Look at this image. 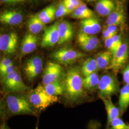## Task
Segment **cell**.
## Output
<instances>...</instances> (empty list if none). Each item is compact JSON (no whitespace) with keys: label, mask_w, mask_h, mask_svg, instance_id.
I'll list each match as a JSON object with an SVG mask.
<instances>
[{"label":"cell","mask_w":129,"mask_h":129,"mask_svg":"<svg viewBox=\"0 0 129 129\" xmlns=\"http://www.w3.org/2000/svg\"><path fill=\"white\" fill-rule=\"evenodd\" d=\"M81 71L77 67L70 68L64 76L63 95L68 102L78 104L87 100L85 91Z\"/></svg>","instance_id":"1"},{"label":"cell","mask_w":129,"mask_h":129,"mask_svg":"<svg viewBox=\"0 0 129 129\" xmlns=\"http://www.w3.org/2000/svg\"><path fill=\"white\" fill-rule=\"evenodd\" d=\"M1 114L6 118L19 115L37 116V113L27 96L20 93L12 92L8 93L2 99Z\"/></svg>","instance_id":"2"},{"label":"cell","mask_w":129,"mask_h":129,"mask_svg":"<svg viewBox=\"0 0 129 129\" xmlns=\"http://www.w3.org/2000/svg\"><path fill=\"white\" fill-rule=\"evenodd\" d=\"M27 97L34 109L38 111L46 109L58 100L57 96L49 95L41 84H39L37 88L29 92Z\"/></svg>","instance_id":"3"},{"label":"cell","mask_w":129,"mask_h":129,"mask_svg":"<svg viewBox=\"0 0 129 129\" xmlns=\"http://www.w3.org/2000/svg\"><path fill=\"white\" fill-rule=\"evenodd\" d=\"M98 95L100 99L111 98L120 92L119 83L115 75L107 73L100 78L98 85Z\"/></svg>","instance_id":"4"},{"label":"cell","mask_w":129,"mask_h":129,"mask_svg":"<svg viewBox=\"0 0 129 129\" xmlns=\"http://www.w3.org/2000/svg\"><path fill=\"white\" fill-rule=\"evenodd\" d=\"M85 55V54L73 48L63 47L54 51L51 54L50 57L58 63L68 66L72 64Z\"/></svg>","instance_id":"5"},{"label":"cell","mask_w":129,"mask_h":129,"mask_svg":"<svg viewBox=\"0 0 129 129\" xmlns=\"http://www.w3.org/2000/svg\"><path fill=\"white\" fill-rule=\"evenodd\" d=\"M2 83L5 91L8 93H21L29 89L23 82L19 72L16 69L2 78Z\"/></svg>","instance_id":"6"},{"label":"cell","mask_w":129,"mask_h":129,"mask_svg":"<svg viewBox=\"0 0 129 129\" xmlns=\"http://www.w3.org/2000/svg\"><path fill=\"white\" fill-rule=\"evenodd\" d=\"M129 58V43L128 40L123 42L115 53L112 56L111 64L108 69H111L117 74L126 64Z\"/></svg>","instance_id":"7"},{"label":"cell","mask_w":129,"mask_h":129,"mask_svg":"<svg viewBox=\"0 0 129 129\" xmlns=\"http://www.w3.org/2000/svg\"><path fill=\"white\" fill-rule=\"evenodd\" d=\"M64 75V70L62 66L57 63L48 62L44 70L42 83L43 85L61 80Z\"/></svg>","instance_id":"8"},{"label":"cell","mask_w":129,"mask_h":129,"mask_svg":"<svg viewBox=\"0 0 129 129\" xmlns=\"http://www.w3.org/2000/svg\"><path fill=\"white\" fill-rule=\"evenodd\" d=\"M43 67L41 58L34 56L27 60L23 66V72L25 78L29 81H32L41 73Z\"/></svg>","instance_id":"9"},{"label":"cell","mask_w":129,"mask_h":129,"mask_svg":"<svg viewBox=\"0 0 129 129\" xmlns=\"http://www.w3.org/2000/svg\"><path fill=\"white\" fill-rule=\"evenodd\" d=\"M59 21L45 28L41 45L43 48L48 47L58 44L59 40L58 32Z\"/></svg>","instance_id":"10"},{"label":"cell","mask_w":129,"mask_h":129,"mask_svg":"<svg viewBox=\"0 0 129 129\" xmlns=\"http://www.w3.org/2000/svg\"><path fill=\"white\" fill-rule=\"evenodd\" d=\"M18 37L15 33L10 32L0 36V50L5 54L14 53L16 49Z\"/></svg>","instance_id":"11"},{"label":"cell","mask_w":129,"mask_h":129,"mask_svg":"<svg viewBox=\"0 0 129 129\" xmlns=\"http://www.w3.org/2000/svg\"><path fill=\"white\" fill-rule=\"evenodd\" d=\"M78 45L85 52H91L96 50L100 46V40L94 35L79 33L77 37Z\"/></svg>","instance_id":"12"},{"label":"cell","mask_w":129,"mask_h":129,"mask_svg":"<svg viewBox=\"0 0 129 129\" xmlns=\"http://www.w3.org/2000/svg\"><path fill=\"white\" fill-rule=\"evenodd\" d=\"M80 32L90 35H95L101 30V25L98 19L94 16L81 20L80 22Z\"/></svg>","instance_id":"13"},{"label":"cell","mask_w":129,"mask_h":129,"mask_svg":"<svg viewBox=\"0 0 129 129\" xmlns=\"http://www.w3.org/2000/svg\"><path fill=\"white\" fill-rule=\"evenodd\" d=\"M23 16L21 12L15 10H5L0 14V21L2 23L10 25H16L22 23Z\"/></svg>","instance_id":"14"},{"label":"cell","mask_w":129,"mask_h":129,"mask_svg":"<svg viewBox=\"0 0 129 129\" xmlns=\"http://www.w3.org/2000/svg\"><path fill=\"white\" fill-rule=\"evenodd\" d=\"M58 32L59 40L58 44L59 45L70 41L73 37V28L71 23L67 21L63 20L59 22Z\"/></svg>","instance_id":"15"},{"label":"cell","mask_w":129,"mask_h":129,"mask_svg":"<svg viewBox=\"0 0 129 129\" xmlns=\"http://www.w3.org/2000/svg\"><path fill=\"white\" fill-rule=\"evenodd\" d=\"M38 39L37 36L32 33H28L24 36L21 46V53L25 55L34 51L37 46Z\"/></svg>","instance_id":"16"},{"label":"cell","mask_w":129,"mask_h":129,"mask_svg":"<svg viewBox=\"0 0 129 129\" xmlns=\"http://www.w3.org/2000/svg\"><path fill=\"white\" fill-rule=\"evenodd\" d=\"M125 19V11L123 5L121 4L117 5L114 10L106 20L107 25L118 26L124 23Z\"/></svg>","instance_id":"17"},{"label":"cell","mask_w":129,"mask_h":129,"mask_svg":"<svg viewBox=\"0 0 129 129\" xmlns=\"http://www.w3.org/2000/svg\"><path fill=\"white\" fill-rule=\"evenodd\" d=\"M101 99L104 104L107 113V127L110 124L112 120L119 117L121 115L119 108L116 106L111 101V98H103Z\"/></svg>","instance_id":"18"},{"label":"cell","mask_w":129,"mask_h":129,"mask_svg":"<svg viewBox=\"0 0 129 129\" xmlns=\"http://www.w3.org/2000/svg\"><path fill=\"white\" fill-rule=\"evenodd\" d=\"M116 5L112 0H98L95 10L100 15L106 16L109 15L115 9Z\"/></svg>","instance_id":"19"},{"label":"cell","mask_w":129,"mask_h":129,"mask_svg":"<svg viewBox=\"0 0 129 129\" xmlns=\"http://www.w3.org/2000/svg\"><path fill=\"white\" fill-rule=\"evenodd\" d=\"M118 104L122 115L129 106V84H126L120 89Z\"/></svg>","instance_id":"20"},{"label":"cell","mask_w":129,"mask_h":129,"mask_svg":"<svg viewBox=\"0 0 129 129\" xmlns=\"http://www.w3.org/2000/svg\"><path fill=\"white\" fill-rule=\"evenodd\" d=\"M113 55L110 51L98 54L95 58L99 69H108L111 64Z\"/></svg>","instance_id":"21"},{"label":"cell","mask_w":129,"mask_h":129,"mask_svg":"<svg viewBox=\"0 0 129 129\" xmlns=\"http://www.w3.org/2000/svg\"><path fill=\"white\" fill-rule=\"evenodd\" d=\"M93 15V12L83 3L72 13V18L81 20L90 18Z\"/></svg>","instance_id":"22"},{"label":"cell","mask_w":129,"mask_h":129,"mask_svg":"<svg viewBox=\"0 0 129 129\" xmlns=\"http://www.w3.org/2000/svg\"><path fill=\"white\" fill-rule=\"evenodd\" d=\"M44 24L39 18L38 14L32 15L28 21L27 26L31 33L37 35L40 32L44 26Z\"/></svg>","instance_id":"23"},{"label":"cell","mask_w":129,"mask_h":129,"mask_svg":"<svg viewBox=\"0 0 129 129\" xmlns=\"http://www.w3.org/2000/svg\"><path fill=\"white\" fill-rule=\"evenodd\" d=\"M56 9L55 7L51 5L42 10L38 14L39 18L44 24L49 23L53 21L55 17Z\"/></svg>","instance_id":"24"},{"label":"cell","mask_w":129,"mask_h":129,"mask_svg":"<svg viewBox=\"0 0 129 129\" xmlns=\"http://www.w3.org/2000/svg\"><path fill=\"white\" fill-rule=\"evenodd\" d=\"M43 86L46 92L52 96L57 97V96L64 94V86L61 80H58Z\"/></svg>","instance_id":"25"},{"label":"cell","mask_w":129,"mask_h":129,"mask_svg":"<svg viewBox=\"0 0 129 129\" xmlns=\"http://www.w3.org/2000/svg\"><path fill=\"white\" fill-rule=\"evenodd\" d=\"M100 76L96 72L84 77L83 79L84 87L88 91H92L98 87L100 81Z\"/></svg>","instance_id":"26"},{"label":"cell","mask_w":129,"mask_h":129,"mask_svg":"<svg viewBox=\"0 0 129 129\" xmlns=\"http://www.w3.org/2000/svg\"><path fill=\"white\" fill-rule=\"evenodd\" d=\"M99 69L97 61L94 58H88L84 62L81 67V73L84 77L96 72Z\"/></svg>","instance_id":"27"},{"label":"cell","mask_w":129,"mask_h":129,"mask_svg":"<svg viewBox=\"0 0 129 129\" xmlns=\"http://www.w3.org/2000/svg\"><path fill=\"white\" fill-rule=\"evenodd\" d=\"M106 129H129V124L125 122L119 117L112 120Z\"/></svg>","instance_id":"28"},{"label":"cell","mask_w":129,"mask_h":129,"mask_svg":"<svg viewBox=\"0 0 129 129\" xmlns=\"http://www.w3.org/2000/svg\"><path fill=\"white\" fill-rule=\"evenodd\" d=\"M71 13V12L69 11V10L66 8L64 4L63 3H62L59 5L57 9H56L55 17L59 18Z\"/></svg>","instance_id":"29"},{"label":"cell","mask_w":129,"mask_h":129,"mask_svg":"<svg viewBox=\"0 0 129 129\" xmlns=\"http://www.w3.org/2000/svg\"><path fill=\"white\" fill-rule=\"evenodd\" d=\"M104 44L106 48L110 51L113 55L117 51V49L112 39V38L111 37L110 38L104 40Z\"/></svg>","instance_id":"30"},{"label":"cell","mask_w":129,"mask_h":129,"mask_svg":"<svg viewBox=\"0 0 129 129\" xmlns=\"http://www.w3.org/2000/svg\"><path fill=\"white\" fill-rule=\"evenodd\" d=\"M15 70V67L14 66L13 63L8 66V67H6L5 69L0 70V73H1V77L2 79L4 78L5 76L8 75V74H10L11 73L13 72Z\"/></svg>","instance_id":"31"},{"label":"cell","mask_w":129,"mask_h":129,"mask_svg":"<svg viewBox=\"0 0 129 129\" xmlns=\"http://www.w3.org/2000/svg\"><path fill=\"white\" fill-rule=\"evenodd\" d=\"M122 35L121 34H116L114 36H113L112 38L114 43V44L115 45L116 47L117 50L119 49L121 44L123 43V38Z\"/></svg>","instance_id":"32"},{"label":"cell","mask_w":129,"mask_h":129,"mask_svg":"<svg viewBox=\"0 0 129 129\" xmlns=\"http://www.w3.org/2000/svg\"><path fill=\"white\" fill-rule=\"evenodd\" d=\"M122 74L123 81L126 84H129V64L122 70Z\"/></svg>","instance_id":"33"},{"label":"cell","mask_w":129,"mask_h":129,"mask_svg":"<svg viewBox=\"0 0 129 129\" xmlns=\"http://www.w3.org/2000/svg\"><path fill=\"white\" fill-rule=\"evenodd\" d=\"M12 64H13L12 61L10 58L6 57L4 58L0 62V70L5 69Z\"/></svg>","instance_id":"34"},{"label":"cell","mask_w":129,"mask_h":129,"mask_svg":"<svg viewBox=\"0 0 129 129\" xmlns=\"http://www.w3.org/2000/svg\"><path fill=\"white\" fill-rule=\"evenodd\" d=\"M106 29L111 33L112 36H114L117 34L118 28L116 25H107L106 28Z\"/></svg>","instance_id":"35"},{"label":"cell","mask_w":129,"mask_h":129,"mask_svg":"<svg viewBox=\"0 0 129 129\" xmlns=\"http://www.w3.org/2000/svg\"><path fill=\"white\" fill-rule=\"evenodd\" d=\"M65 1L69 2L70 4L73 5L76 9L77 8L83 3L82 0H65Z\"/></svg>","instance_id":"36"},{"label":"cell","mask_w":129,"mask_h":129,"mask_svg":"<svg viewBox=\"0 0 129 129\" xmlns=\"http://www.w3.org/2000/svg\"><path fill=\"white\" fill-rule=\"evenodd\" d=\"M26 0H1V2L5 4H17L25 2Z\"/></svg>","instance_id":"37"},{"label":"cell","mask_w":129,"mask_h":129,"mask_svg":"<svg viewBox=\"0 0 129 129\" xmlns=\"http://www.w3.org/2000/svg\"><path fill=\"white\" fill-rule=\"evenodd\" d=\"M102 36L104 40H106L107 39L113 37L112 35L106 29V28L104 29L102 31Z\"/></svg>","instance_id":"38"},{"label":"cell","mask_w":129,"mask_h":129,"mask_svg":"<svg viewBox=\"0 0 129 129\" xmlns=\"http://www.w3.org/2000/svg\"><path fill=\"white\" fill-rule=\"evenodd\" d=\"M0 129H10L5 124H3L1 125Z\"/></svg>","instance_id":"39"},{"label":"cell","mask_w":129,"mask_h":129,"mask_svg":"<svg viewBox=\"0 0 129 129\" xmlns=\"http://www.w3.org/2000/svg\"><path fill=\"white\" fill-rule=\"evenodd\" d=\"M86 1H88V2H93V1H96V0H86Z\"/></svg>","instance_id":"40"},{"label":"cell","mask_w":129,"mask_h":129,"mask_svg":"<svg viewBox=\"0 0 129 129\" xmlns=\"http://www.w3.org/2000/svg\"><path fill=\"white\" fill-rule=\"evenodd\" d=\"M35 129H38V123H37V124L36 125V126Z\"/></svg>","instance_id":"41"}]
</instances>
